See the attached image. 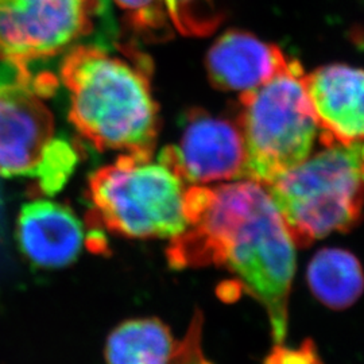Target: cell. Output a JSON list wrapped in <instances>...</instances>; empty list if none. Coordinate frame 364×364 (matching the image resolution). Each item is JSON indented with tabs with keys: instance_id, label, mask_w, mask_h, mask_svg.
Wrapping results in <instances>:
<instances>
[{
	"instance_id": "obj_1",
	"label": "cell",
	"mask_w": 364,
	"mask_h": 364,
	"mask_svg": "<svg viewBox=\"0 0 364 364\" xmlns=\"http://www.w3.org/2000/svg\"><path fill=\"white\" fill-rule=\"evenodd\" d=\"M188 227L170 240L171 269L225 267L266 309L277 346L287 338L296 245L267 189L258 182L191 185Z\"/></svg>"
},
{
	"instance_id": "obj_2",
	"label": "cell",
	"mask_w": 364,
	"mask_h": 364,
	"mask_svg": "<svg viewBox=\"0 0 364 364\" xmlns=\"http://www.w3.org/2000/svg\"><path fill=\"white\" fill-rule=\"evenodd\" d=\"M150 60L132 48L76 45L60 77L69 93V119L99 151L153 156L159 111L151 90Z\"/></svg>"
},
{
	"instance_id": "obj_3",
	"label": "cell",
	"mask_w": 364,
	"mask_h": 364,
	"mask_svg": "<svg viewBox=\"0 0 364 364\" xmlns=\"http://www.w3.org/2000/svg\"><path fill=\"white\" fill-rule=\"evenodd\" d=\"M191 183L168 156H119L96 170L88 182V221L129 239H174L188 227Z\"/></svg>"
},
{
	"instance_id": "obj_4",
	"label": "cell",
	"mask_w": 364,
	"mask_h": 364,
	"mask_svg": "<svg viewBox=\"0 0 364 364\" xmlns=\"http://www.w3.org/2000/svg\"><path fill=\"white\" fill-rule=\"evenodd\" d=\"M296 246L346 232L364 208V141L329 144L266 186Z\"/></svg>"
},
{
	"instance_id": "obj_5",
	"label": "cell",
	"mask_w": 364,
	"mask_h": 364,
	"mask_svg": "<svg viewBox=\"0 0 364 364\" xmlns=\"http://www.w3.org/2000/svg\"><path fill=\"white\" fill-rule=\"evenodd\" d=\"M236 123L247 180L269 186L311 156L320 129L299 61L290 60L270 81L240 93Z\"/></svg>"
},
{
	"instance_id": "obj_6",
	"label": "cell",
	"mask_w": 364,
	"mask_h": 364,
	"mask_svg": "<svg viewBox=\"0 0 364 364\" xmlns=\"http://www.w3.org/2000/svg\"><path fill=\"white\" fill-rule=\"evenodd\" d=\"M100 0H0V63L21 75L93 30Z\"/></svg>"
},
{
	"instance_id": "obj_7",
	"label": "cell",
	"mask_w": 364,
	"mask_h": 364,
	"mask_svg": "<svg viewBox=\"0 0 364 364\" xmlns=\"http://www.w3.org/2000/svg\"><path fill=\"white\" fill-rule=\"evenodd\" d=\"M49 73L23 76L0 69V176L34 177L55 138L54 119L42 100L57 88Z\"/></svg>"
},
{
	"instance_id": "obj_8",
	"label": "cell",
	"mask_w": 364,
	"mask_h": 364,
	"mask_svg": "<svg viewBox=\"0 0 364 364\" xmlns=\"http://www.w3.org/2000/svg\"><path fill=\"white\" fill-rule=\"evenodd\" d=\"M162 153L191 185L245 178L246 147L237 123L201 109L188 114L180 144Z\"/></svg>"
},
{
	"instance_id": "obj_9",
	"label": "cell",
	"mask_w": 364,
	"mask_h": 364,
	"mask_svg": "<svg viewBox=\"0 0 364 364\" xmlns=\"http://www.w3.org/2000/svg\"><path fill=\"white\" fill-rule=\"evenodd\" d=\"M324 146L364 141V69L333 64L305 76Z\"/></svg>"
},
{
	"instance_id": "obj_10",
	"label": "cell",
	"mask_w": 364,
	"mask_h": 364,
	"mask_svg": "<svg viewBox=\"0 0 364 364\" xmlns=\"http://www.w3.org/2000/svg\"><path fill=\"white\" fill-rule=\"evenodd\" d=\"M16 239L27 260L41 269L69 266L85 243L82 223L73 210L49 200H34L22 207Z\"/></svg>"
},
{
	"instance_id": "obj_11",
	"label": "cell",
	"mask_w": 364,
	"mask_h": 364,
	"mask_svg": "<svg viewBox=\"0 0 364 364\" xmlns=\"http://www.w3.org/2000/svg\"><path fill=\"white\" fill-rule=\"evenodd\" d=\"M290 60L272 43L242 30H228L209 49L210 84L221 91H252L282 72Z\"/></svg>"
},
{
	"instance_id": "obj_12",
	"label": "cell",
	"mask_w": 364,
	"mask_h": 364,
	"mask_svg": "<svg viewBox=\"0 0 364 364\" xmlns=\"http://www.w3.org/2000/svg\"><path fill=\"white\" fill-rule=\"evenodd\" d=\"M176 341L169 326L159 318H130L107 336L105 364H168Z\"/></svg>"
},
{
	"instance_id": "obj_13",
	"label": "cell",
	"mask_w": 364,
	"mask_h": 364,
	"mask_svg": "<svg viewBox=\"0 0 364 364\" xmlns=\"http://www.w3.org/2000/svg\"><path fill=\"white\" fill-rule=\"evenodd\" d=\"M306 278L313 296L335 311L350 308L363 294V267L353 254L341 248L318 251L308 266Z\"/></svg>"
},
{
	"instance_id": "obj_14",
	"label": "cell",
	"mask_w": 364,
	"mask_h": 364,
	"mask_svg": "<svg viewBox=\"0 0 364 364\" xmlns=\"http://www.w3.org/2000/svg\"><path fill=\"white\" fill-rule=\"evenodd\" d=\"M78 162L75 146L65 138H54L34 176L39 193L55 195L69 180Z\"/></svg>"
},
{
	"instance_id": "obj_15",
	"label": "cell",
	"mask_w": 364,
	"mask_h": 364,
	"mask_svg": "<svg viewBox=\"0 0 364 364\" xmlns=\"http://www.w3.org/2000/svg\"><path fill=\"white\" fill-rule=\"evenodd\" d=\"M134 31L144 39L166 38L170 34L168 0H114Z\"/></svg>"
},
{
	"instance_id": "obj_16",
	"label": "cell",
	"mask_w": 364,
	"mask_h": 364,
	"mask_svg": "<svg viewBox=\"0 0 364 364\" xmlns=\"http://www.w3.org/2000/svg\"><path fill=\"white\" fill-rule=\"evenodd\" d=\"M171 25L185 36H208L221 22L213 0H168Z\"/></svg>"
},
{
	"instance_id": "obj_17",
	"label": "cell",
	"mask_w": 364,
	"mask_h": 364,
	"mask_svg": "<svg viewBox=\"0 0 364 364\" xmlns=\"http://www.w3.org/2000/svg\"><path fill=\"white\" fill-rule=\"evenodd\" d=\"M203 314L196 312L186 335L176 341V347L168 364H212L201 347Z\"/></svg>"
},
{
	"instance_id": "obj_18",
	"label": "cell",
	"mask_w": 364,
	"mask_h": 364,
	"mask_svg": "<svg viewBox=\"0 0 364 364\" xmlns=\"http://www.w3.org/2000/svg\"><path fill=\"white\" fill-rule=\"evenodd\" d=\"M264 364H323L312 341H305L299 350H289L281 346L274 347Z\"/></svg>"
}]
</instances>
